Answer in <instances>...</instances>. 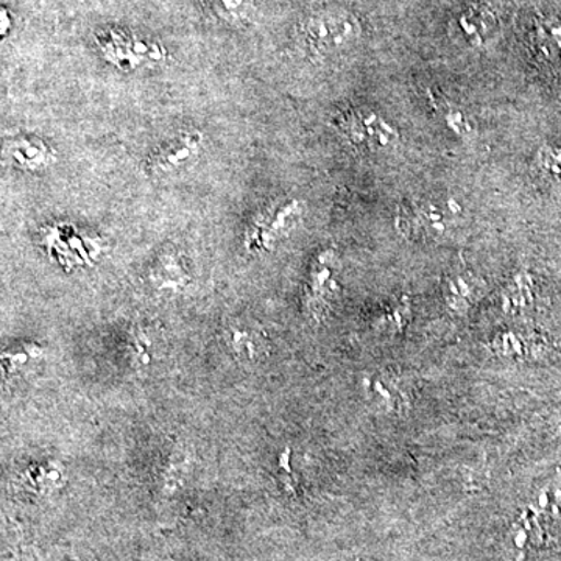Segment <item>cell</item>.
Masks as SVG:
<instances>
[{
    "mask_svg": "<svg viewBox=\"0 0 561 561\" xmlns=\"http://www.w3.org/2000/svg\"><path fill=\"white\" fill-rule=\"evenodd\" d=\"M362 36L359 20L351 11L330 7L312 11L301 22V39L306 49L319 58L345 54Z\"/></svg>",
    "mask_w": 561,
    "mask_h": 561,
    "instance_id": "obj_1",
    "label": "cell"
},
{
    "mask_svg": "<svg viewBox=\"0 0 561 561\" xmlns=\"http://www.w3.org/2000/svg\"><path fill=\"white\" fill-rule=\"evenodd\" d=\"M460 214V205L454 198H420L398 209L397 228L411 241H442L451 232Z\"/></svg>",
    "mask_w": 561,
    "mask_h": 561,
    "instance_id": "obj_2",
    "label": "cell"
},
{
    "mask_svg": "<svg viewBox=\"0 0 561 561\" xmlns=\"http://www.w3.org/2000/svg\"><path fill=\"white\" fill-rule=\"evenodd\" d=\"M337 128L353 149L362 153H387L400 144V131L382 114L371 108L345 111L337 121Z\"/></svg>",
    "mask_w": 561,
    "mask_h": 561,
    "instance_id": "obj_3",
    "label": "cell"
},
{
    "mask_svg": "<svg viewBox=\"0 0 561 561\" xmlns=\"http://www.w3.org/2000/svg\"><path fill=\"white\" fill-rule=\"evenodd\" d=\"M300 216L301 206L297 201L273 203L251 221L245 238L247 250L254 253L272 250L297 225Z\"/></svg>",
    "mask_w": 561,
    "mask_h": 561,
    "instance_id": "obj_4",
    "label": "cell"
},
{
    "mask_svg": "<svg viewBox=\"0 0 561 561\" xmlns=\"http://www.w3.org/2000/svg\"><path fill=\"white\" fill-rule=\"evenodd\" d=\"M337 256L334 250L321 251L313 261L306 284V311L313 320L320 321L330 311L332 302L337 297Z\"/></svg>",
    "mask_w": 561,
    "mask_h": 561,
    "instance_id": "obj_5",
    "label": "cell"
},
{
    "mask_svg": "<svg viewBox=\"0 0 561 561\" xmlns=\"http://www.w3.org/2000/svg\"><path fill=\"white\" fill-rule=\"evenodd\" d=\"M202 136L195 131L181 133L169 140L151 157L150 171L153 175H172L190 165L201 153Z\"/></svg>",
    "mask_w": 561,
    "mask_h": 561,
    "instance_id": "obj_6",
    "label": "cell"
},
{
    "mask_svg": "<svg viewBox=\"0 0 561 561\" xmlns=\"http://www.w3.org/2000/svg\"><path fill=\"white\" fill-rule=\"evenodd\" d=\"M224 341L236 359L253 364L267 356V335L257 324L245 320H231L225 324Z\"/></svg>",
    "mask_w": 561,
    "mask_h": 561,
    "instance_id": "obj_7",
    "label": "cell"
},
{
    "mask_svg": "<svg viewBox=\"0 0 561 561\" xmlns=\"http://www.w3.org/2000/svg\"><path fill=\"white\" fill-rule=\"evenodd\" d=\"M534 49L542 66L561 79V21L541 16L535 21Z\"/></svg>",
    "mask_w": 561,
    "mask_h": 561,
    "instance_id": "obj_8",
    "label": "cell"
},
{
    "mask_svg": "<svg viewBox=\"0 0 561 561\" xmlns=\"http://www.w3.org/2000/svg\"><path fill=\"white\" fill-rule=\"evenodd\" d=\"M443 300L456 313L470 311L482 291V280L470 271H454L443 279Z\"/></svg>",
    "mask_w": 561,
    "mask_h": 561,
    "instance_id": "obj_9",
    "label": "cell"
},
{
    "mask_svg": "<svg viewBox=\"0 0 561 561\" xmlns=\"http://www.w3.org/2000/svg\"><path fill=\"white\" fill-rule=\"evenodd\" d=\"M457 39L471 47H482L486 41L493 38L496 31V20L491 11L483 7H471L459 14L454 21Z\"/></svg>",
    "mask_w": 561,
    "mask_h": 561,
    "instance_id": "obj_10",
    "label": "cell"
},
{
    "mask_svg": "<svg viewBox=\"0 0 561 561\" xmlns=\"http://www.w3.org/2000/svg\"><path fill=\"white\" fill-rule=\"evenodd\" d=\"M150 280L157 289L180 290L191 278L180 254L175 250H164L151 265Z\"/></svg>",
    "mask_w": 561,
    "mask_h": 561,
    "instance_id": "obj_11",
    "label": "cell"
},
{
    "mask_svg": "<svg viewBox=\"0 0 561 561\" xmlns=\"http://www.w3.org/2000/svg\"><path fill=\"white\" fill-rule=\"evenodd\" d=\"M11 162L22 171H43L55 160L54 151L36 138H16L7 149Z\"/></svg>",
    "mask_w": 561,
    "mask_h": 561,
    "instance_id": "obj_12",
    "label": "cell"
},
{
    "mask_svg": "<svg viewBox=\"0 0 561 561\" xmlns=\"http://www.w3.org/2000/svg\"><path fill=\"white\" fill-rule=\"evenodd\" d=\"M534 280L526 272L513 276L502 291V306L508 316H523L534 306Z\"/></svg>",
    "mask_w": 561,
    "mask_h": 561,
    "instance_id": "obj_13",
    "label": "cell"
},
{
    "mask_svg": "<svg viewBox=\"0 0 561 561\" xmlns=\"http://www.w3.org/2000/svg\"><path fill=\"white\" fill-rule=\"evenodd\" d=\"M22 483L35 493L47 494L60 489L65 472L57 461H38L27 468L21 476Z\"/></svg>",
    "mask_w": 561,
    "mask_h": 561,
    "instance_id": "obj_14",
    "label": "cell"
},
{
    "mask_svg": "<svg viewBox=\"0 0 561 561\" xmlns=\"http://www.w3.org/2000/svg\"><path fill=\"white\" fill-rule=\"evenodd\" d=\"M125 356L128 364L136 370H144L150 367L157 354V343L151 337L150 332L142 327H133L128 331L124 343Z\"/></svg>",
    "mask_w": 561,
    "mask_h": 561,
    "instance_id": "obj_15",
    "label": "cell"
},
{
    "mask_svg": "<svg viewBox=\"0 0 561 561\" xmlns=\"http://www.w3.org/2000/svg\"><path fill=\"white\" fill-rule=\"evenodd\" d=\"M44 350L35 343H21L3 351L2 353V370L7 378H18L31 370L33 365L38 364L43 359Z\"/></svg>",
    "mask_w": 561,
    "mask_h": 561,
    "instance_id": "obj_16",
    "label": "cell"
},
{
    "mask_svg": "<svg viewBox=\"0 0 561 561\" xmlns=\"http://www.w3.org/2000/svg\"><path fill=\"white\" fill-rule=\"evenodd\" d=\"M493 350L502 356L529 357L545 348L538 335L530 332L507 331L493 341Z\"/></svg>",
    "mask_w": 561,
    "mask_h": 561,
    "instance_id": "obj_17",
    "label": "cell"
},
{
    "mask_svg": "<svg viewBox=\"0 0 561 561\" xmlns=\"http://www.w3.org/2000/svg\"><path fill=\"white\" fill-rule=\"evenodd\" d=\"M534 168L542 180L561 186V147L552 144L541 146L535 153Z\"/></svg>",
    "mask_w": 561,
    "mask_h": 561,
    "instance_id": "obj_18",
    "label": "cell"
},
{
    "mask_svg": "<svg viewBox=\"0 0 561 561\" xmlns=\"http://www.w3.org/2000/svg\"><path fill=\"white\" fill-rule=\"evenodd\" d=\"M219 20L231 25H242L254 11V0H206Z\"/></svg>",
    "mask_w": 561,
    "mask_h": 561,
    "instance_id": "obj_19",
    "label": "cell"
},
{
    "mask_svg": "<svg viewBox=\"0 0 561 561\" xmlns=\"http://www.w3.org/2000/svg\"><path fill=\"white\" fill-rule=\"evenodd\" d=\"M370 386L368 389L375 394L376 400L381 402L382 409L394 412L404 411L408 398L397 382L389 378L373 379Z\"/></svg>",
    "mask_w": 561,
    "mask_h": 561,
    "instance_id": "obj_20",
    "label": "cell"
},
{
    "mask_svg": "<svg viewBox=\"0 0 561 561\" xmlns=\"http://www.w3.org/2000/svg\"><path fill=\"white\" fill-rule=\"evenodd\" d=\"M187 459L180 448H173L171 454L164 457L160 468V479L162 489L171 491L179 489L183 482L184 474H186Z\"/></svg>",
    "mask_w": 561,
    "mask_h": 561,
    "instance_id": "obj_21",
    "label": "cell"
},
{
    "mask_svg": "<svg viewBox=\"0 0 561 561\" xmlns=\"http://www.w3.org/2000/svg\"><path fill=\"white\" fill-rule=\"evenodd\" d=\"M409 316H411L409 301H401L400 305L391 308L389 312L383 313L382 327L389 328V330L394 332L400 331L404 328V324L408 323Z\"/></svg>",
    "mask_w": 561,
    "mask_h": 561,
    "instance_id": "obj_22",
    "label": "cell"
},
{
    "mask_svg": "<svg viewBox=\"0 0 561 561\" xmlns=\"http://www.w3.org/2000/svg\"><path fill=\"white\" fill-rule=\"evenodd\" d=\"M446 125L449 130L456 133L459 138H470L472 135V125L467 114L461 110L449 108L445 113Z\"/></svg>",
    "mask_w": 561,
    "mask_h": 561,
    "instance_id": "obj_23",
    "label": "cell"
},
{
    "mask_svg": "<svg viewBox=\"0 0 561 561\" xmlns=\"http://www.w3.org/2000/svg\"><path fill=\"white\" fill-rule=\"evenodd\" d=\"M290 448H286V451L280 454L278 460V471L280 478H283V483L286 485L287 490L295 491L297 489V483H295V474L291 471L290 467Z\"/></svg>",
    "mask_w": 561,
    "mask_h": 561,
    "instance_id": "obj_24",
    "label": "cell"
}]
</instances>
